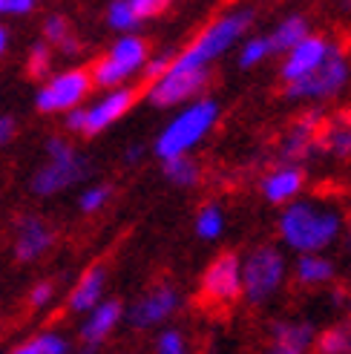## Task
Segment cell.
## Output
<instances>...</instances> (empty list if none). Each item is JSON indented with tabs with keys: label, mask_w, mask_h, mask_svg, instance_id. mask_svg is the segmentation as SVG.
I'll use <instances>...</instances> for the list:
<instances>
[{
	"label": "cell",
	"mask_w": 351,
	"mask_h": 354,
	"mask_svg": "<svg viewBox=\"0 0 351 354\" xmlns=\"http://www.w3.org/2000/svg\"><path fill=\"white\" fill-rule=\"evenodd\" d=\"M345 234V216L337 205L296 199L279 214V236L296 254H323Z\"/></svg>",
	"instance_id": "obj_1"
},
{
	"label": "cell",
	"mask_w": 351,
	"mask_h": 354,
	"mask_svg": "<svg viewBox=\"0 0 351 354\" xmlns=\"http://www.w3.org/2000/svg\"><path fill=\"white\" fill-rule=\"evenodd\" d=\"M254 21L251 9H236L227 12L222 17H216L210 26H205L196 41H193L182 55H176L170 69H179V73H190V69H207L210 61H216L219 55H225L231 46H236L242 41V35L248 32Z\"/></svg>",
	"instance_id": "obj_2"
},
{
	"label": "cell",
	"mask_w": 351,
	"mask_h": 354,
	"mask_svg": "<svg viewBox=\"0 0 351 354\" xmlns=\"http://www.w3.org/2000/svg\"><path fill=\"white\" fill-rule=\"evenodd\" d=\"M216 118H219V104L214 98H199V101L187 104V107L162 130V136L155 138V156H159L162 162L187 156L210 130H214Z\"/></svg>",
	"instance_id": "obj_3"
},
{
	"label": "cell",
	"mask_w": 351,
	"mask_h": 354,
	"mask_svg": "<svg viewBox=\"0 0 351 354\" xmlns=\"http://www.w3.org/2000/svg\"><path fill=\"white\" fill-rule=\"evenodd\" d=\"M285 279V257L274 245H259L242 262V297L262 306L279 291Z\"/></svg>",
	"instance_id": "obj_4"
},
{
	"label": "cell",
	"mask_w": 351,
	"mask_h": 354,
	"mask_svg": "<svg viewBox=\"0 0 351 354\" xmlns=\"http://www.w3.org/2000/svg\"><path fill=\"white\" fill-rule=\"evenodd\" d=\"M46 156H49V162L32 176V193H38V196L61 193L66 187L78 185L81 179H86V173H90L84 158L61 138L46 141Z\"/></svg>",
	"instance_id": "obj_5"
},
{
	"label": "cell",
	"mask_w": 351,
	"mask_h": 354,
	"mask_svg": "<svg viewBox=\"0 0 351 354\" xmlns=\"http://www.w3.org/2000/svg\"><path fill=\"white\" fill-rule=\"evenodd\" d=\"M242 297V262L234 251L219 254L205 268L199 282V303L210 311L231 308Z\"/></svg>",
	"instance_id": "obj_6"
},
{
	"label": "cell",
	"mask_w": 351,
	"mask_h": 354,
	"mask_svg": "<svg viewBox=\"0 0 351 354\" xmlns=\"http://www.w3.org/2000/svg\"><path fill=\"white\" fill-rule=\"evenodd\" d=\"M351 81V64L345 58V52L337 46L334 55H331L317 73H311L308 78L288 84L285 86V95L291 101H328V98H337Z\"/></svg>",
	"instance_id": "obj_7"
},
{
	"label": "cell",
	"mask_w": 351,
	"mask_h": 354,
	"mask_svg": "<svg viewBox=\"0 0 351 354\" xmlns=\"http://www.w3.org/2000/svg\"><path fill=\"white\" fill-rule=\"evenodd\" d=\"M93 86V75L86 69H69L52 78L44 90L38 93V110L41 113H69L78 110V104L86 98Z\"/></svg>",
	"instance_id": "obj_8"
},
{
	"label": "cell",
	"mask_w": 351,
	"mask_h": 354,
	"mask_svg": "<svg viewBox=\"0 0 351 354\" xmlns=\"http://www.w3.org/2000/svg\"><path fill=\"white\" fill-rule=\"evenodd\" d=\"M320 124H323V113L320 110H308L300 118H294L288 124V130L279 138V165H296L300 167L305 158H311L317 153V133H320Z\"/></svg>",
	"instance_id": "obj_9"
},
{
	"label": "cell",
	"mask_w": 351,
	"mask_h": 354,
	"mask_svg": "<svg viewBox=\"0 0 351 354\" xmlns=\"http://www.w3.org/2000/svg\"><path fill=\"white\" fill-rule=\"evenodd\" d=\"M207 84H210V69H190V73L167 69V75H162L150 86L147 98L155 107H176V104L196 98Z\"/></svg>",
	"instance_id": "obj_10"
},
{
	"label": "cell",
	"mask_w": 351,
	"mask_h": 354,
	"mask_svg": "<svg viewBox=\"0 0 351 354\" xmlns=\"http://www.w3.org/2000/svg\"><path fill=\"white\" fill-rule=\"evenodd\" d=\"M334 49H337V44H331L328 38H323V35H308V38H305L300 46H294L288 55H285V61H283V69H279V75H283L285 86L308 78L311 73H317V69H320L331 55H334Z\"/></svg>",
	"instance_id": "obj_11"
},
{
	"label": "cell",
	"mask_w": 351,
	"mask_h": 354,
	"mask_svg": "<svg viewBox=\"0 0 351 354\" xmlns=\"http://www.w3.org/2000/svg\"><path fill=\"white\" fill-rule=\"evenodd\" d=\"M317 328L305 320H276L268 328V343L259 354H311Z\"/></svg>",
	"instance_id": "obj_12"
},
{
	"label": "cell",
	"mask_w": 351,
	"mask_h": 354,
	"mask_svg": "<svg viewBox=\"0 0 351 354\" xmlns=\"http://www.w3.org/2000/svg\"><path fill=\"white\" fill-rule=\"evenodd\" d=\"M303 187H305V170L296 165H276L259 182L262 196L271 205H285V207L300 199Z\"/></svg>",
	"instance_id": "obj_13"
},
{
	"label": "cell",
	"mask_w": 351,
	"mask_h": 354,
	"mask_svg": "<svg viewBox=\"0 0 351 354\" xmlns=\"http://www.w3.org/2000/svg\"><path fill=\"white\" fill-rule=\"evenodd\" d=\"M317 153L334 162H351V110L325 115L317 133Z\"/></svg>",
	"instance_id": "obj_14"
},
{
	"label": "cell",
	"mask_w": 351,
	"mask_h": 354,
	"mask_svg": "<svg viewBox=\"0 0 351 354\" xmlns=\"http://www.w3.org/2000/svg\"><path fill=\"white\" fill-rule=\"evenodd\" d=\"M55 234L41 216H26L17 222V234H15V257L21 262L38 259L46 248L52 245Z\"/></svg>",
	"instance_id": "obj_15"
},
{
	"label": "cell",
	"mask_w": 351,
	"mask_h": 354,
	"mask_svg": "<svg viewBox=\"0 0 351 354\" xmlns=\"http://www.w3.org/2000/svg\"><path fill=\"white\" fill-rule=\"evenodd\" d=\"M135 101V93L133 90H124V86H118L115 93L104 95L98 104H93L90 110H86V136H95L101 130H107L113 121H118L121 115H124Z\"/></svg>",
	"instance_id": "obj_16"
},
{
	"label": "cell",
	"mask_w": 351,
	"mask_h": 354,
	"mask_svg": "<svg viewBox=\"0 0 351 354\" xmlns=\"http://www.w3.org/2000/svg\"><path fill=\"white\" fill-rule=\"evenodd\" d=\"M176 303H179V297H176V291H173L170 286H155V288H150V291L144 294L142 303L133 308L130 320H133V326H138V328L155 326V323H162L164 317L173 314Z\"/></svg>",
	"instance_id": "obj_17"
},
{
	"label": "cell",
	"mask_w": 351,
	"mask_h": 354,
	"mask_svg": "<svg viewBox=\"0 0 351 354\" xmlns=\"http://www.w3.org/2000/svg\"><path fill=\"white\" fill-rule=\"evenodd\" d=\"M337 277V265L323 254H303L294 265V282L303 288H323Z\"/></svg>",
	"instance_id": "obj_18"
},
{
	"label": "cell",
	"mask_w": 351,
	"mask_h": 354,
	"mask_svg": "<svg viewBox=\"0 0 351 354\" xmlns=\"http://www.w3.org/2000/svg\"><path fill=\"white\" fill-rule=\"evenodd\" d=\"M118 317H121V303H118V299H110V303L95 306V311H93V317H90V323L81 328L84 354H90L104 337H107V334L113 331V326L118 323Z\"/></svg>",
	"instance_id": "obj_19"
},
{
	"label": "cell",
	"mask_w": 351,
	"mask_h": 354,
	"mask_svg": "<svg viewBox=\"0 0 351 354\" xmlns=\"http://www.w3.org/2000/svg\"><path fill=\"white\" fill-rule=\"evenodd\" d=\"M104 277H107L104 265H93V268H86L84 277L78 279V286L73 288V294H69V303H66V306L73 308V311H86V308H93L98 299H101Z\"/></svg>",
	"instance_id": "obj_20"
},
{
	"label": "cell",
	"mask_w": 351,
	"mask_h": 354,
	"mask_svg": "<svg viewBox=\"0 0 351 354\" xmlns=\"http://www.w3.org/2000/svg\"><path fill=\"white\" fill-rule=\"evenodd\" d=\"M308 35H311V29H308V21H305V17H303V15H291V17H285V21L268 35L271 52L288 55V52H291L294 46H300V44L308 38Z\"/></svg>",
	"instance_id": "obj_21"
},
{
	"label": "cell",
	"mask_w": 351,
	"mask_h": 354,
	"mask_svg": "<svg viewBox=\"0 0 351 354\" xmlns=\"http://www.w3.org/2000/svg\"><path fill=\"white\" fill-rule=\"evenodd\" d=\"M110 58L121 66V73L127 78L135 73V69L147 66V41H142L138 35H124L113 49H110Z\"/></svg>",
	"instance_id": "obj_22"
},
{
	"label": "cell",
	"mask_w": 351,
	"mask_h": 354,
	"mask_svg": "<svg viewBox=\"0 0 351 354\" xmlns=\"http://www.w3.org/2000/svg\"><path fill=\"white\" fill-rule=\"evenodd\" d=\"M311 354H351V326L337 323L323 328L317 334V343H314Z\"/></svg>",
	"instance_id": "obj_23"
},
{
	"label": "cell",
	"mask_w": 351,
	"mask_h": 354,
	"mask_svg": "<svg viewBox=\"0 0 351 354\" xmlns=\"http://www.w3.org/2000/svg\"><path fill=\"white\" fill-rule=\"evenodd\" d=\"M164 176L173 185H179V187H193V185H199L202 170H199V165L193 162L190 156H179V158H170V162H164Z\"/></svg>",
	"instance_id": "obj_24"
},
{
	"label": "cell",
	"mask_w": 351,
	"mask_h": 354,
	"mask_svg": "<svg viewBox=\"0 0 351 354\" xmlns=\"http://www.w3.org/2000/svg\"><path fill=\"white\" fill-rule=\"evenodd\" d=\"M44 38H46V44H55V46H61L64 52H78V38L73 35V29H69V24L64 21L61 15L46 17V24H44Z\"/></svg>",
	"instance_id": "obj_25"
},
{
	"label": "cell",
	"mask_w": 351,
	"mask_h": 354,
	"mask_svg": "<svg viewBox=\"0 0 351 354\" xmlns=\"http://www.w3.org/2000/svg\"><path fill=\"white\" fill-rule=\"evenodd\" d=\"M222 227H225V216H222L219 205H205L196 216V234L202 239H216L222 234Z\"/></svg>",
	"instance_id": "obj_26"
},
{
	"label": "cell",
	"mask_w": 351,
	"mask_h": 354,
	"mask_svg": "<svg viewBox=\"0 0 351 354\" xmlns=\"http://www.w3.org/2000/svg\"><path fill=\"white\" fill-rule=\"evenodd\" d=\"M124 78H127V75L121 73V66H118L110 55L98 58L95 66H93V81H95L98 86H107V90H118V84L124 81Z\"/></svg>",
	"instance_id": "obj_27"
},
{
	"label": "cell",
	"mask_w": 351,
	"mask_h": 354,
	"mask_svg": "<svg viewBox=\"0 0 351 354\" xmlns=\"http://www.w3.org/2000/svg\"><path fill=\"white\" fill-rule=\"evenodd\" d=\"M268 55H274V52H271V41L268 38H251V41H245L242 49H239V66L242 69H251V66L262 64Z\"/></svg>",
	"instance_id": "obj_28"
},
{
	"label": "cell",
	"mask_w": 351,
	"mask_h": 354,
	"mask_svg": "<svg viewBox=\"0 0 351 354\" xmlns=\"http://www.w3.org/2000/svg\"><path fill=\"white\" fill-rule=\"evenodd\" d=\"M107 24H110L113 29L127 32V29L138 26L142 21L135 17V12H133V6H130V0H113L110 9H107Z\"/></svg>",
	"instance_id": "obj_29"
},
{
	"label": "cell",
	"mask_w": 351,
	"mask_h": 354,
	"mask_svg": "<svg viewBox=\"0 0 351 354\" xmlns=\"http://www.w3.org/2000/svg\"><path fill=\"white\" fill-rule=\"evenodd\" d=\"M49 46L46 44H35L32 49H29V75L32 78H44L46 73H49Z\"/></svg>",
	"instance_id": "obj_30"
},
{
	"label": "cell",
	"mask_w": 351,
	"mask_h": 354,
	"mask_svg": "<svg viewBox=\"0 0 351 354\" xmlns=\"http://www.w3.org/2000/svg\"><path fill=\"white\" fill-rule=\"evenodd\" d=\"M110 199V187H104V185H95L90 190H84V196H81V210L84 214H95V210H101L104 205H107Z\"/></svg>",
	"instance_id": "obj_31"
},
{
	"label": "cell",
	"mask_w": 351,
	"mask_h": 354,
	"mask_svg": "<svg viewBox=\"0 0 351 354\" xmlns=\"http://www.w3.org/2000/svg\"><path fill=\"white\" fill-rule=\"evenodd\" d=\"M155 354H190V351L179 331H164L159 343H155Z\"/></svg>",
	"instance_id": "obj_32"
},
{
	"label": "cell",
	"mask_w": 351,
	"mask_h": 354,
	"mask_svg": "<svg viewBox=\"0 0 351 354\" xmlns=\"http://www.w3.org/2000/svg\"><path fill=\"white\" fill-rule=\"evenodd\" d=\"M170 3H173V0H130V6H133L138 21H147V17L162 15Z\"/></svg>",
	"instance_id": "obj_33"
},
{
	"label": "cell",
	"mask_w": 351,
	"mask_h": 354,
	"mask_svg": "<svg viewBox=\"0 0 351 354\" xmlns=\"http://www.w3.org/2000/svg\"><path fill=\"white\" fill-rule=\"evenodd\" d=\"M52 291H55V286H52V282H38V286L32 288V294H29V308L46 306L49 297H52Z\"/></svg>",
	"instance_id": "obj_34"
},
{
	"label": "cell",
	"mask_w": 351,
	"mask_h": 354,
	"mask_svg": "<svg viewBox=\"0 0 351 354\" xmlns=\"http://www.w3.org/2000/svg\"><path fill=\"white\" fill-rule=\"evenodd\" d=\"M170 64H173V58L170 55H159V58H153V61H147V66H144V73H147V78H153V84L159 81L162 75H167V69H170Z\"/></svg>",
	"instance_id": "obj_35"
},
{
	"label": "cell",
	"mask_w": 351,
	"mask_h": 354,
	"mask_svg": "<svg viewBox=\"0 0 351 354\" xmlns=\"http://www.w3.org/2000/svg\"><path fill=\"white\" fill-rule=\"evenodd\" d=\"M38 348H41V354H64L66 351V343L58 337V334H41V337H38Z\"/></svg>",
	"instance_id": "obj_36"
},
{
	"label": "cell",
	"mask_w": 351,
	"mask_h": 354,
	"mask_svg": "<svg viewBox=\"0 0 351 354\" xmlns=\"http://www.w3.org/2000/svg\"><path fill=\"white\" fill-rule=\"evenodd\" d=\"M35 0H0V15H29Z\"/></svg>",
	"instance_id": "obj_37"
},
{
	"label": "cell",
	"mask_w": 351,
	"mask_h": 354,
	"mask_svg": "<svg viewBox=\"0 0 351 354\" xmlns=\"http://www.w3.org/2000/svg\"><path fill=\"white\" fill-rule=\"evenodd\" d=\"M64 124H66V130L84 133L86 130V110H69L66 118H64Z\"/></svg>",
	"instance_id": "obj_38"
},
{
	"label": "cell",
	"mask_w": 351,
	"mask_h": 354,
	"mask_svg": "<svg viewBox=\"0 0 351 354\" xmlns=\"http://www.w3.org/2000/svg\"><path fill=\"white\" fill-rule=\"evenodd\" d=\"M15 136V118L12 115H0V147L9 145Z\"/></svg>",
	"instance_id": "obj_39"
},
{
	"label": "cell",
	"mask_w": 351,
	"mask_h": 354,
	"mask_svg": "<svg viewBox=\"0 0 351 354\" xmlns=\"http://www.w3.org/2000/svg\"><path fill=\"white\" fill-rule=\"evenodd\" d=\"M12 354H41V348H38V340H32V343H26V346H21V348H15Z\"/></svg>",
	"instance_id": "obj_40"
},
{
	"label": "cell",
	"mask_w": 351,
	"mask_h": 354,
	"mask_svg": "<svg viewBox=\"0 0 351 354\" xmlns=\"http://www.w3.org/2000/svg\"><path fill=\"white\" fill-rule=\"evenodd\" d=\"M343 251H345V257L351 259V222L345 225V234H343Z\"/></svg>",
	"instance_id": "obj_41"
},
{
	"label": "cell",
	"mask_w": 351,
	"mask_h": 354,
	"mask_svg": "<svg viewBox=\"0 0 351 354\" xmlns=\"http://www.w3.org/2000/svg\"><path fill=\"white\" fill-rule=\"evenodd\" d=\"M6 44H9V35H6V29H3V26H0V55L6 52Z\"/></svg>",
	"instance_id": "obj_42"
},
{
	"label": "cell",
	"mask_w": 351,
	"mask_h": 354,
	"mask_svg": "<svg viewBox=\"0 0 351 354\" xmlns=\"http://www.w3.org/2000/svg\"><path fill=\"white\" fill-rule=\"evenodd\" d=\"M138 156H142V147H130V150H127V162H135Z\"/></svg>",
	"instance_id": "obj_43"
},
{
	"label": "cell",
	"mask_w": 351,
	"mask_h": 354,
	"mask_svg": "<svg viewBox=\"0 0 351 354\" xmlns=\"http://www.w3.org/2000/svg\"><path fill=\"white\" fill-rule=\"evenodd\" d=\"M348 326H351V294H348Z\"/></svg>",
	"instance_id": "obj_44"
},
{
	"label": "cell",
	"mask_w": 351,
	"mask_h": 354,
	"mask_svg": "<svg viewBox=\"0 0 351 354\" xmlns=\"http://www.w3.org/2000/svg\"><path fill=\"white\" fill-rule=\"evenodd\" d=\"M343 6H345V9H351V0H343Z\"/></svg>",
	"instance_id": "obj_45"
}]
</instances>
